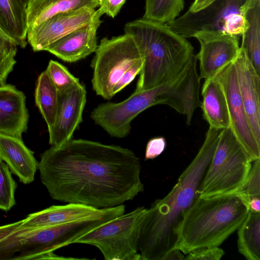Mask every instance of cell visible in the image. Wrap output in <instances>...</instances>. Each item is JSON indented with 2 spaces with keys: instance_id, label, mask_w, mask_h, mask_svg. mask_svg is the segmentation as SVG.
I'll list each match as a JSON object with an SVG mask.
<instances>
[{
  "instance_id": "cell-1",
  "label": "cell",
  "mask_w": 260,
  "mask_h": 260,
  "mask_svg": "<svg viewBox=\"0 0 260 260\" xmlns=\"http://www.w3.org/2000/svg\"><path fill=\"white\" fill-rule=\"evenodd\" d=\"M38 170L51 198L61 202L107 208L144 191L139 158L119 145L72 139L44 152Z\"/></svg>"
},
{
  "instance_id": "cell-2",
  "label": "cell",
  "mask_w": 260,
  "mask_h": 260,
  "mask_svg": "<svg viewBox=\"0 0 260 260\" xmlns=\"http://www.w3.org/2000/svg\"><path fill=\"white\" fill-rule=\"evenodd\" d=\"M221 129L211 126L198 153L181 173L171 190L147 209L139 240L143 260H161L175 248L176 230L198 190L215 150Z\"/></svg>"
},
{
  "instance_id": "cell-3",
  "label": "cell",
  "mask_w": 260,
  "mask_h": 260,
  "mask_svg": "<svg viewBox=\"0 0 260 260\" xmlns=\"http://www.w3.org/2000/svg\"><path fill=\"white\" fill-rule=\"evenodd\" d=\"M124 30L134 39L143 60L136 91L176 79L196 56L186 38L166 23L142 18L127 23Z\"/></svg>"
},
{
  "instance_id": "cell-4",
  "label": "cell",
  "mask_w": 260,
  "mask_h": 260,
  "mask_svg": "<svg viewBox=\"0 0 260 260\" xmlns=\"http://www.w3.org/2000/svg\"><path fill=\"white\" fill-rule=\"evenodd\" d=\"M249 210L248 200L237 192L198 197L178 225L175 248L187 254L199 248L219 247L238 230Z\"/></svg>"
},
{
  "instance_id": "cell-5",
  "label": "cell",
  "mask_w": 260,
  "mask_h": 260,
  "mask_svg": "<svg viewBox=\"0 0 260 260\" xmlns=\"http://www.w3.org/2000/svg\"><path fill=\"white\" fill-rule=\"evenodd\" d=\"M252 162L231 127L221 129L198 190L199 197L237 192L245 181Z\"/></svg>"
},
{
  "instance_id": "cell-6",
  "label": "cell",
  "mask_w": 260,
  "mask_h": 260,
  "mask_svg": "<svg viewBox=\"0 0 260 260\" xmlns=\"http://www.w3.org/2000/svg\"><path fill=\"white\" fill-rule=\"evenodd\" d=\"M256 0H214L204 8L191 12L166 23L185 38L202 31L242 36L248 27L247 11Z\"/></svg>"
},
{
  "instance_id": "cell-7",
  "label": "cell",
  "mask_w": 260,
  "mask_h": 260,
  "mask_svg": "<svg viewBox=\"0 0 260 260\" xmlns=\"http://www.w3.org/2000/svg\"><path fill=\"white\" fill-rule=\"evenodd\" d=\"M144 207L118 216L76 240L74 243L92 245L106 260H143L138 253L142 224L147 212Z\"/></svg>"
},
{
  "instance_id": "cell-8",
  "label": "cell",
  "mask_w": 260,
  "mask_h": 260,
  "mask_svg": "<svg viewBox=\"0 0 260 260\" xmlns=\"http://www.w3.org/2000/svg\"><path fill=\"white\" fill-rule=\"evenodd\" d=\"M91 61L92 88L96 95L110 100L115 85L124 73L142 58L133 38L124 34L103 38Z\"/></svg>"
},
{
  "instance_id": "cell-9",
  "label": "cell",
  "mask_w": 260,
  "mask_h": 260,
  "mask_svg": "<svg viewBox=\"0 0 260 260\" xmlns=\"http://www.w3.org/2000/svg\"><path fill=\"white\" fill-rule=\"evenodd\" d=\"M214 77L219 82L225 94L231 128L252 161L260 159V144L256 140L248 122L234 62L223 68Z\"/></svg>"
},
{
  "instance_id": "cell-10",
  "label": "cell",
  "mask_w": 260,
  "mask_h": 260,
  "mask_svg": "<svg viewBox=\"0 0 260 260\" xmlns=\"http://www.w3.org/2000/svg\"><path fill=\"white\" fill-rule=\"evenodd\" d=\"M193 37L200 44V51L196 55L200 62V79L214 77L223 68L233 62L240 51L238 36L202 31Z\"/></svg>"
},
{
  "instance_id": "cell-11",
  "label": "cell",
  "mask_w": 260,
  "mask_h": 260,
  "mask_svg": "<svg viewBox=\"0 0 260 260\" xmlns=\"http://www.w3.org/2000/svg\"><path fill=\"white\" fill-rule=\"evenodd\" d=\"M95 12L85 8L53 16L27 30V42L34 51H45L68 34L90 23Z\"/></svg>"
},
{
  "instance_id": "cell-12",
  "label": "cell",
  "mask_w": 260,
  "mask_h": 260,
  "mask_svg": "<svg viewBox=\"0 0 260 260\" xmlns=\"http://www.w3.org/2000/svg\"><path fill=\"white\" fill-rule=\"evenodd\" d=\"M59 93V103L53 124L48 128L49 143L58 146L72 139L83 120L87 92L83 84Z\"/></svg>"
},
{
  "instance_id": "cell-13",
  "label": "cell",
  "mask_w": 260,
  "mask_h": 260,
  "mask_svg": "<svg viewBox=\"0 0 260 260\" xmlns=\"http://www.w3.org/2000/svg\"><path fill=\"white\" fill-rule=\"evenodd\" d=\"M95 10L88 24L68 34L49 45L45 50L61 60L74 62L86 58L97 48V30L102 21Z\"/></svg>"
},
{
  "instance_id": "cell-14",
  "label": "cell",
  "mask_w": 260,
  "mask_h": 260,
  "mask_svg": "<svg viewBox=\"0 0 260 260\" xmlns=\"http://www.w3.org/2000/svg\"><path fill=\"white\" fill-rule=\"evenodd\" d=\"M234 63L248 122L256 140L260 144V76L241 47Z\"/></svg>"
},
{
  "instance_id": "cell-15",
  "label": "cell",
  "mask_w": 260,
  "mask_h": 260,
  "mask_svg": "<svg viewBox=\"0 0 260 260\" xmlns=\"http://www.w3.org/2000/svg\"><path fill=\"white\" fill-rule=\"evenodd\" d=\"M25 99L15 86H0V133L21 138L29 118Z\"/></svg>"
},
{
  "instance_id": "cell-16",
  "label": "cell",
  "mask_w": 260,
  "mask_h": 260,
  "mask_svg": "<svg viewBox=\"0 0 260 260\" xmlns=\"http://www.w3.org/2000/svg\"><path fill=\"white\" fill-rule=\"evenodd\" d=\"M108 208L98 209L76 203L53 205L29 214L21 220V225L26 228L55 226L98 216Z\"/></svg>"
},
{
  "instance_id": "cell-17",
  "label": "cell",
  "mask_w": 260,
  "mask_h": 260,
  "mask_svg": "<svg viewBox=\"0 0 260 260\" xmlns=\"http://www.w3.org/2000/svg\"><path fill=\"white\" fill-rule=\"evenodd\" d=\"M0 159L22 183L34 181L39 162L21 138L0 133Z\"/></svg>"
},
{
  "instance_id": "cell-18",
  "label": "cell",
  "mask_w": 260,
  "mask_h": 260,
  "mask_svg": "<svg viewBox=\"0 0 260 260\" xmlns=\"http://www.w3.org/2000/svg\"><path fill=\"white\" fill-rule=\"evenodd\" d=\"M201 106L204 119L209 126L222 129L230 127V119L224 92L215 77L205 80Z\"/></svg>"
},
{
  "instance_id": "cell-19",
  "label": "cell",
  "mask_w": 260,
  "mask_h": 260,
  "mask_svg": "<svg viewBox=\"0 0 260 260\" xmlns=\"http://www.w3.org/2000/svg\"><path fill=\"white\" fill-rule=\"evenodd\" d=\"M100 5V0H32L26 8L28 29L56 14Z\"/></svg>"
},
{
  "instance_id": "cell-20",
  "label": "cell",
  "mask_w": 260,
  "mask_h": 260,
  "mask_svg": "<svg viewBox=\"0 0 260 260\" xmlns=\"http://www.w3.org/2000/svg\"><path fill=\"white\" fill-rule=\"evenodd\" d=\"M0 28L17 46L27 45L26 8L17 0H0Z\"/></svg>"
},
{
  "instance_id": "cell-21",
  "label": "cell",
  "mask_w": 260,
  "mask_h": 260,
  "mask_svg": "<svg viewBox=\"0 0 260 260\" xmlns=\"http://www.w3.org/2000/svg\"><path fill=\"white\" fill-rule=\"evenodd\" d=\"M237 230L239 253L248 260H260V212L249 210Z\"/></svg>"
},
{
  "instance_id": "cell-22",
  "label": "cell",
  "mask_w": 260,
  "mask_h": 260,
  "mask_svg": "<svg viewBox=\"0 0 260 260\" xmlns=\"http://www.w3.org/2000/svg\"><path fill=\"white\" fill-rule=\"evenodd\" d=\"M246 17L249 25L242 35L240 47L256 73L260 75V0H256L247 11Z\"/></svg>"
},
{
  "instance_id": "cell-23",
  "label": "cell",
  "mask_w": 260,
  "mask_h": 260,
  "mask_svg": "<svg viewBox=\"0 0 260 260\" xmlns=\"http://www.w3.org/2000/svg\"><path fill=\"white\" fill-rule=\"evenodd\" d=\"M36 105L48 128L54 123L59 103V93L46 70L38 78L35 92Z\"/></svg>"
},
{
  "instance_id": "cell-24",
  "label": "cell",
  "mask_w": 260,
  "mask_h": 260,
  "mask_svg": "<svg viewBox=\"0 0 260 260\" xmlns=\"http://www.w3.org/2000/svg\"><path fill=\"white\" fill-rule=\"evenodd\" d=\"M184 6V0H145L143 18L166 24L177 18Z\"/></svg>"
},
{
  "instance_id": "cell-25",
  "label": "cell",
  "mask_w": 260,
  "mask_h": 260,
  "mask_svg": "<svg viewBox=\"0 0 260 260\" xmlns=\"http://www.w3.org/2000/svg\"><path fill=\"white\" fill-rule=\"evenodd\" d=\"M17 45L0 28V86L6 84L8 75L16 63Z\"/></svg>"
},
{
  "instance_id": "cell-26",
  "label": "cell",
  "mask_w": 260,
  "mask_h": 260,
  "mask_svg": "<svg viewBox=\"0 0 260 260\" xmlns=\"http://www.w3.org/2000/svg\"><path fill=\"white\" fill-rule=\"evenodd\" d=\"M16 188L8 166L0 159V210L8 211L15 205Z\"/></svg>"
},
{
  "instance_id": "cell-27",
  "label": "cell",
  "mask_w": 260,
  "mask_h": 260,
  "mask_svg": "<svg viewBox=\"0 0 260 260\" xmlns=\"http://www.w3.org/2000/svg\"><path fill=\"white\" fill-rule=\"evenodd\" d=\"M46 70L59 92H64L81 84L78 78L57 61L50 60Z\"/></svg>"
},
{
  "instance_id": "cell-28",
  "label": "cell",
  "mask_w": 260,
  "mask_h": 260,
  "mask_svg": "<svg viewBox=\"0 0 260 260\" xmlns=\"http://www.w3.org/2000/svg\"><path fill=\"white\" fill-rule=\"evenodd\" d=\"M237 192L246 198L248 203L251 199L260 198V159L252 162L248 176Z\"/></svg>"
},
{
  "instance_id": "cell-29",
  "label": "cell",
  "mask_w": 260,
  "mask_h": 260,
  "mask_svg": "<svg viewBox=\"0 0 260 260\" xmlns=\"http://www.w3.org/2000/svg\"><path fill=\"white\" fill-rule=\"evenodd\" d=\"M224 254V251L218 247H204L189 252L184 259L219 260Z\"/></svg>"
},
{
  "instance_id": "cell-30",
  "label": "cell",
  "mask_w": 260,
  "mask_h": 260,
  "mask_svg": "<svg viewBox=\"0 0 260 260\" xmlns=\"http://www.w3.org/2000/svg\"><path fill=\"white\" fill-rule=\"evenodd\" d=\"M143 64V58L139 59L134 63L122 75L118 81L115 85L112 94L114 96L123 88L128 85L138 75Z\"/></svg>"
},
{
  "instance_id": "cell-31",
  "label": "cell",
  "mask_w": 260,
  "mask_h": 260,
  "mask_svg": "<svg viewBox=\"0 0 260 260\" xmlns=\"http://www.w3.org/2000/svg\"><path fill=\"white\" fill-rule=\"evenodd\" d=\"M166 146V140L164 137H156L150 139L147 143L145 159H152L159 155Z\"/></svg>"
},
{
  "instance_id": "cell-32",
  "label": "cell",
  "mask_w": 260,
  "mask_h": 260,
  "mask_svg": "<svg viewBox=\"0 0 260 260\" xmlns=\"http://www.w3.org/2000/svg\"><path fill=\"white\" fill-rule=\"evenodd\" d=\"M126 0H100V8L98 9L102 16L105 14L114 18L120 12Z\"/></svg>"
},
{
  "instance_id": "cell-33",
  "label": "cell",
  "mask_w": 260,
  "mask_h": 260,
  "mask_svg": "<svg viewBox=\"0 0 260 260\" xmlns=\"http://www.w3.org/2000/svg\"><path fill=\"white\" fill-rule=\"evenodd\" d=\"M184 255L183 253L177 248H175L167 253L161 259V260L177 259L182 260L184 259Z\"/></svg>"
},
{
  "instance_id": "cell-34",
  "label": "cell",
  "mask_w": 260,
  "mask_h": 260,
  "mask_svg": "<svg viewBox=\"0 0 260 260\" xmlns=\"http://www.w3.org/2000/svg\"><path fill=\"white\" fill-rule=\"evenodd\" d=\"M214 0H194L188 10L193 12H197L213 2Z\"/></svg>"
},
{
  "instance_id": "cell-35",
  "label": "cell",
  "mask_w": 260,
  "mask_h": 260,
  "mask_svg": "<svg viewBox=\"0 0 260 260\" xmlns=\"http://www.w3.org/2000/svg\"><path fill=\"white\" fill-rule=\"evenodd\" d=\"M249 208L250 210L260 212V198H254L249 200Z\"/></svg>"
},
{
  "instance_id": "cell-36",
  "label": "cell",
  "mask_w": 260,
  "mask_h": 260,
  "mask_svg": "<svg viewBox=\"0 0 260 260\" xmlns=\"http://www.w3.org/2000/svg\"><path fill=\"white\" fill-rule=\"evenodd\" d=\"M32 0H17V1L24 7L27 8Z\"/></svg>"
}]
</instances>
